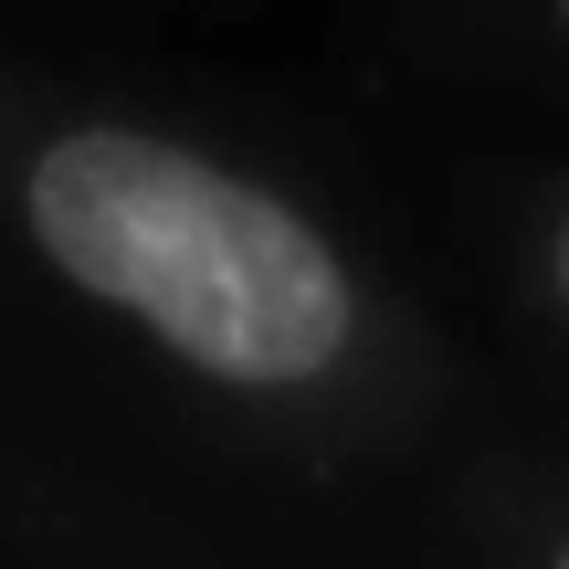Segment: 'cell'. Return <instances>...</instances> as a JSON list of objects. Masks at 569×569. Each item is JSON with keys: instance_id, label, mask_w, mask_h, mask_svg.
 I'll list each match as a JSON object with an SVG mask.
<instances>
[{"instance_id": "1", "label": "cell", "mask_w": 569, "mask_h": 569, "mask_svg": "<svg viewBox=\"0 0 569 569\" xmlns=\"http://www.w3.org/2000/svg\"><path fill=\"white\" fill-rule=\"evenodd\" d=\"M0 253L201 443L296 486L390 475L465 411L432 306L317 190L21 53H0Z\"/></svg>"}, {"instance_id": "2", "label": "cell", "mask_w": 569, "mask_h": 569, "mask_svg": "<svg viewBox=\"0 0 569 569\" xmlns=\"http://www.w3.org/2000/svg\"><path fill=\"white\" fill-rule=\"evenodd\" d=\"M0 569H243L211 528L0 443Z\"/></svg>"}, {"instance_id": "3", "label": "cell", "mask_w": 569, "mask_h": 569, "mask_svg": "<svg viewBox=\"0 0 569 569\" xmlns=\"http://www.w3.org/2000/svg\"><path fill=\"white\" fill-rule=\"evenodd\" d=\"M443 569H569L559 453H486L443 507Z\"/></svg>"}, {"instance_id": "4", "label": "cell", "mask_w": 569, "mask_h": 569, "mask_svg": "<svg viewBox=\"0 0 569 569\" xmlns=\"http://www.w3.org/2000/svg\"><path fill=\"white\" fill-rule=\"evenodd\" d=\"M486 253H496V284H507L517 327L569 359V159L507 180V201L486 222Z\"/></svg>"}, {"instance_id": "5", "label": "cell", "mask_w": 569, "mask_h": 569, "mask_svg": "<svg viewBox=\"0 0 569 569\" xmlns=\"http://www.w3.org/2000/svg\"><path fill=\"white\" fill-rule=\"evenodd\" d=\"M475 21H486L496 42H517L528 63L569 74V0H475Z\"/></svg>"}]
</instances>
